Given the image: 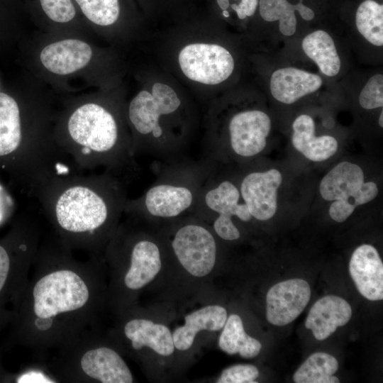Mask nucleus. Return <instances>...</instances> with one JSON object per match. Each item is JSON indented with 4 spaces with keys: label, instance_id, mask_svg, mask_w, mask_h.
Returning <instances> with one entry per match:
<instances>
[{
    "label": "nucleus",
    "instance_id": "1",
    "mask_svg": "<svg viewBox=\"0 0 383 383\" xmlns=\"http://www.w3.org/2000/svg\"><path fill=\"white\" fill-rule=\"evenodd\" d=\"M72 252L55 235L40 243L23 295L31 347L62 350L89 334L95 295L91 265Z\"/></svg>",
    "mask_w": 383,
    "mask_h": 383
},
{
    "label": "nucleus",
    "instance_id": "2",
    "mask_svg": "<svg viewBox=\"0 0 383 383\" xmlns=\"http://www.w3.org/2000/svg\"><path fill=\"white\" fill-rule=\"evenodd\" d=\"M127 182L106 171L82 174L62 169L30 193L38 199L55 235L72 250L89 256L124 213Z\"/></svg>",
    "mask_w": 383,
    "mask_h": 383
},
{
    "label": "nucleus",
    "instance_id": "3",
    "mask_svg": "<svg viewBox=\"0 0 383 383\" xmlns=\"http://www.w3.org/2000/svg\"><path fill=\"white\" fill-rule=\"evenodd\" d=\"M69 142L58 148L78 170L101 168L128 182L137 171L132 139L123 137L114 115L102 105L77 107L67 123Z\"/></svg>",
    "mask_w": 383,
    "mask_h": 383
},
{
    "label": "nucleus",
    "instance_id": "4",
    "mask_svg": "<svg viewBox=\"0 0 383 383\" xmlns=\"http://www.w3.org/2000/svg\"><path fill=\"white\" fill-rule=\"evenodd\" d=\"M128 118L135 137V156L147 155L163 161L181 157L189 143L191 118L177 92L169 85L155 83L131 101Z\"/></svg>",
    "mask_w": 383,
    "mask_h": 383
},
{
    "label": "nucleus",
    "instance_id": "5",
    "mask_svg": "<svg viewBox=\"0 0 383 383\" xmlns=\"http://www.w3.org/2000/svg\"><path fill=\"white\" fill-rule=\"evenodd\" d=\"M214 170L215 163L206 157L163 161L156 168L155 182L141 196L127 200L124 213L161 220L191 215Z\"/></svg>",
    "mask_w": 383,
    "mask_h": 383
},
{
    "label": "nucleus",
    "instance_id": "6",
    "mask_svg": "<svg viewBox=\"0 0 383 383\" xmlns=\"http://www.w3.org/2000/svg\"><path fill=\"white\" fill-rule=\"evenodd\" d=\"M271 128V118L265 111L238 110L230 115L222 131L207 135L205 157L214 163L227 156L254 157L265 150Z\"/></svg>",
    "mask_w": 383,
    "mask_h": 383
},
{
    "label": "nucleus",
    "instance_id": "7",
    "mask_svg": "<svg viewBox=\"0 0 383 383\" xmlns=\"http://www.w3.org/2000/svg\"><path fill=\"white\" fill-rule=\"evenodd\" d=\"M364 180L362 169L348 161L339 162L323 177L319 192L323 199L333 201L328 210L333 221H345L357 206L376 198L379 192L376 183Z\"/></svg>",
    "mask_w": 383,
    "mask_h": 383
},
{
    "label": "nucleus",
    "instance_id": "8",
    "mask_svg": "<svg viewBox=\"0 0 383 383\" xmlns=\"http://www.w3.org/2000/svg\"><path fill=\"white\" fill-rule=\"evenodd\" d=\"M88 335L61 350L67 359L62 369L64 375L101 383L133 382L132 374L119 354L106 346H89Z\"/></svg>",
    "mask_w": 383,
    "mask_h": 383
},
{
    "label": "nucleus",
    "instance_id": "9",
    "mask_svg": "<svg viewBox=\"0 0 383 383\" xmlns=\"http://www.w3.org/2000/svg\"><path fill=\"white\" fill-rule=\"evenodd\" d=\"M179 67L189 79L206 85L226 80L235 62L231 53L214 43H195L185 45L178 55Z\"/></svg>",
    "mask_w": 383,
    "mask_h": 383
},
{
    "label": "nucleus",
    "instance_id": "10",
    "mask_svg": "<svg viewBox=\"0 0 383 383\" xmlns=\"http://www.w3.org/2000/svg\"><path fill=\"white\" fill-rule=\"evenodd\" d=\"M179 226L171 242L172 250L182 267L195 277H204L213 268L216 243L211 231L198 221Z\"/></svg>",
    "mask_w": 383,
    "mask_h": 383
},
{
    "label": "nucleus",
    "instance_id": "11",
    "mask_svg": "<svg viewBox=\"0 0 383 383\" xmlns=\"http://www.w3.org/2000/svg\"><path fill=\"white\" fill-rule=\"evenodd\" d=\"M240 197L239 187L231 180L217 179L214 170L191 215L199 219L213 216V221L233 220L234 216L243 222L250 221L252 217L247 206L240 201Z\"/></svg>",
    "mask_w": 383,
    "mask_h": 383
},
{
    "label": "nucleus",
    "instance_id": "12",
    "mask_svg": "<svg viewBox=\"0 0 383 383\" xmlns=\"http://www.w3.org/2000/svg\"><path fill=\"white\" fill-rule=\"evenodd\" d=\"M282 182V175L277 169L250 172L243 177L239 185L240 196L252 218L267 221L274 216Z\"/></svg>",
    "mask_w": 383,
    "mask_h": 383
},
{
    "label": "nucleus",
    "instance_id": "13",
    "mask_svg": "<svg viewBox=\"0 0 383 383\" xmlns=\"http://www.w3.org/2000/svg\"><path fill=\"white\" fill-rule=\"evenodd\" d=\"M309 283L290 279L272 286L266 296V317L272 325L290 323L304 311L311 297Z\"/></svg>",
    "mask_w": 383,
    "mask_h": 383
},
{
    "label": "nucleus",
    "instance_id": "14",
    "mask_svg": "<svg viewBox=\"0 0 383 383\" xmlns=\"http://www.w3.org/2000/svg\"><path fill=\"white\" fill-rule=\"evenodd\" d=\"M349 272L362 296L370 301L382 300L383 264L374 246L363 244L354 250Z\"/></svg>",
    "mask_w": 383,
    "mask_h": 383
},
{
    "label": "nucleus",
    "instance_id": "15",
    "mask_svg": "<svg viewBox=\"0 0 383 383\" xmlns=\"http://www.w3.org/2000/svg\"><path fill=\"white\" fill-rule=\"evenodd\" d=\"M92 56L91 47L77 39H65L45 46L40 55V62L50 72L65 75L84 67Z\"/></svg>",
    "mask_w": 383,
    "mask_h": 383
},
{
    "label": "nucleus",
    "instance_id": "16",
    "mask_svg": "<svg viewBox=\"0 0 383 383\" xmlns=\"http://www.w3.org/2000/svg\"><path fill=\"white\" fill-rule=\"evenodd\" d=\"M316 74L293 67L276 70L271 75L270 89L272 96L284 104H292L318 91L323 85Z\"/></svg>",
    "mask_w": 383,
    "mask_h": 383
},
{
    "label": "nucleus",
    "instance_id": "17",
    "mask_svg": "<svg viewBox=\"0 0 383 383\" xmlns=\"http://www.w3.org/2000/svg\"><path fill=\"white\" fill-rule=\"evenodd\" d=\"M351 316V306L344 299L328 295L312 306L306 317L305 327L312 331L316 339L323 340L338 327L345 325Z\"/></svg>",
    "mask_w": 383,
    "mask_h": 383
},
{
    "label": "nucleus",
    "instance_id": "18",
    "mask_svg": "<svg viewBox=\"0 0 383 383\" xmlns=\"http://www.w3.org/2000/svg\"><path fill=\"white\" fill-rule=\"evenodd\" d=\"M129 267L123 282L129 289L136 290L151 282L162 267L160 250L153 241L140 238L133 243Z\"/></svg>",
    "mask_w": 383,
    "mask_h": 383
},
{
    "label": "nucleus",
    "instance_id": "19",
    "mask_svg": "<svg viewBox=\"0 0 383 383\" xmlns=\"http://www.w3.org/2000/svg\"><path fill=\"white\" fill-rule=\"evenodd\" d=\"M292 130V142L294 148L311 161H325L337 152V140L328 135L316 137L315 123L307 114H301L295 118Z\"/></svg>",
    "mask_w": 383,
    "mask_h": 383
},
{
    "label": "nucleus",
    "instance_id": "20",
    "mask_svg": "<svg viewBox=\"0 0 383 383\" xmlns=\"http://www.w3.org/2000/svg\"><path fill=\"white\" fill-rule=\"evenodd\" d=\"M123 332L134 350L149 347L163 356L170 355L174 352L172 335L162 324L154 323L148 319L134 318L126 323Z\"/></svg>",
    "mask_w": 383,
    "mask_h": 383
},
{
    "label": "nucleus",
    "instance_id": "21",
    "mask_svg": "<svg viewBox=\"0 0 383 383\" xmlns=\"http://www.w3.org/2000/svg\"><path fill=\"white\" fill-rule=\"evenodd\" d=\"M227 319L226 310L217 305L207 306L185 316V324L172 334L174 347L179 350H188L201 330L219 331Z\"/></svg>",
    "mask_w": 383,
    "mask_h": 383
},
{
    "label": "nucleus",
    "instance_id": "22",
    "mask_svg": "<svg viewBox=\"0 0 383 383\" xmlns=\"http://www.w3.org/2000/svg\"><path fill=\"white\" fill-rule=\"evenodd\" d=\"M23 140L19 106L13 97L0 93V157L21 152Z\"/></svg>",
    "mask_w": 383,
    "mask_h": 383
},
{
    "label": "nucleus",
    "instance_id": "23",
    "mask_svg": "<svg viewBox=\"0 0 383 383\" xmlns=\"http://www.w3.org/2000/svg\"><path fill=\"white\" fill-rule=\"evenodd\" d=\"M302 49L320 71L327 77H335L340 70V58L335 42L329 33L323 30L313 31L302 40Z\"/></svg>",
    "mask_w": 383,
    "mask_h": 383
},
{
    "label": "nucleus",
    "instance_id": "24",
    "mask_svg": "<svg viewBox=\"0 0 383 383\" xmlns=\"http://www.w3.org/2000/svg\"><path fill=\"white\" fill-rule=\"evenodd\" d=\"M260 14L263 20L268 22L279 21V30L285 36H292L296 30L297 11L306 21L312 20L315 13L300 0L296 4H292L287 0H259Z\"/></svg>",
    "mask_w": 383,
    "mask_h": 383
},
{
    "label": "nucleus",
    "instance_id": "25",
    "mask_svg": "<svg viewBox=\"0 0 383 383\" xmlns=\"http://www.w3.org/2000/svg\"><path fill=\"white\" fill-rule=\"evenodd\" d=\"M219 348L229 355L239 353L245 358L257 356L262 348L261 343L248 335L244 330L240 317L231 315L226 321L218 340Z\"/></svg>",
    "mask_w": 383,
    "mask_h": 383
},
{
    "label": "nucleus",
    "instance_id": "26",
    "mask_svg": "<svg viewBox=\"0 0 383 383\" xmlns=\"http://www.w3.org/2000/svg\"><path fill=\"white\" fill-rule=\"evenodd\" d=\"M338 368L336 358L328 353L318 352L310 355L295 372L296 383H338L333 376Z\"/></svg>",
    "mask_w": 383,
    "mask_h": 383
},
{
    "label": "nucleus",
    "instance_id": "27",
    "mask_svg": "<svg viewBox=\"0 0 383 383\" xmlns=\"http://www.w3.org/2000/svg\"><path fill=\"white\" fill-rule=\"evenodd\" d=\"M355 24L361 35L377 47L383 45V5L374 0H365L358 6Z\"/></svg>",
    "mask_w": 383,
    "mask_h": 383
},
{
    "label": "nucleus",
    "instance_id": "28",
    "mask_svg": "<svg viewBox=\"0 0 383 383\" xmlns=\"http://www.w3.org/2000/svg\"><path fill=\"white\" fill-rule=\"evenodd\" d=\"M82 11L92 23L110 26L118 19L120 13L118 0H76Z\"/></svg>",
    "mask_w": 383,
    "mask_h": 383
},
{
    "label": "nucleus",
    "instance_id": "29",
    "mask_svg": "<svg viewBox=\"0 0 383 383\" xmlns=\"http://www.w3.org/2000/svg\"><path fill=\"white\" fill-rule=\"evenodd\" d=\"M359 104L366 110H372L383 106V75L376 74L372 76L359 95Z\"/></svg>",
    "mask_w": 383,
    "mask_h": 383
},
{
    "label": "nucleus",
    "instance_id": "30",
    "mask_svg": "<svg viewBox=\"0 0 383 383\" xmlns=\"http://www.w3.org/2000/svg\"><path fill=\"white\" fill-rule=\"evenodd\" d=\"M46 15L57 23L70 21L75 16V9L71 0H40Z\"/></svg>",
    "mask_w": 383,
    "mask_h": 383
},
{
    "label": "nucleus",
    "instance_id": "31",
    "mask_svg": "<svg viewBox=\"0 0 383 383\" xmlns=\"http://www.w3.org/2000/svg\"><path fill=\"white\" fill-rule=\"evenodd\" d=\"M257 368L252 365H235L225 369L218 383H253L258 377Z\"/></svg>",
    "mask_w": 383,
    "mask_h": 383
},
{
    "label": "nucleus",
    "instance_id": "32",
    "mask_svg": "<svg viewBox=\"0 0 383 383\" xmlns=\"http://www.w3.org/2000/svg\"><path fill=\"white\" fill-rule=\"evenodd\" d=\"M11 261L7 250L0 245V294L9 280Z\"/></svg>",
    "mask_w": 383,
    "mask_h": 383
},
{
    "label": "nucleus",
    "instance_id": "33",
    "mask_svg": "<svg viewBox=\"0 0 383 383\" xmlns=\"http://www.w3.org/2000/svg\"><path fill=\"white\" fill-rule=\"evenodd\" d=\"M18 383H53L55 379L44 372L30 370L21 374L16 380Z\"/></svg>",
    "mask_w": 383,
    "mask_h": 383
},
{
    "label": "nucleus",
    "instance_id": "34",
    "mask_svg": "<svg viewBox=\"0 0 383 383\" xmlns=\"http://www.w3.org/2000/svg\"><path fill=\"white\" fill-rule=\"evenodd\" d=\"M258 1L259 0H240L238 5L231 4L229 6L235 11L239 19H245L255 13Z\"/></svg>",
    "mask_w": 383,
    "mask_h": 383
},
{
    "label": "nucleus",
    "instance_id": "35",
    "mask_svg": "<svg viewBox=\"0 0 383 383\" xmlns=\"http://www.w3.org/2000/svg\"><path fill=\"white\" fill-rule=\"evenodd\" d=\"M217 4L223 11H227L230 6L229 0H217Z\"/></svg>",
    "mask_w": 383,
    "mask_h": 383
},
{
    "label": "nucleus",
    "instance_id": "36",
    "mask_svg": "<svg viewBox=\"0 0 383 383\" xmlns=\"http://www.w3.org/2000/svg\"><path fill=\"white\" fill-rule=\"evenodd\" d=\"M379 126L382 128L383 127V111L382 110L378 120Z\"/></svg>",
    "mask_w": 383,
    "mask_h": 383
},
{
    "label": "nucleus",
    "instance_id": "37",
    "mask_svg": "<svg viewBox=\"0 0 383 383\" xmlns=\"http://www.w3.org/2000/svg\"><path fill=\"white\" fill-rule=\"evenodd\" d=\"M223 15L227 18L229 16V13L228 11H223Z\"/></svg>",
    "mask_w": 383,
    "mask_h": 383
}]
</instances>
